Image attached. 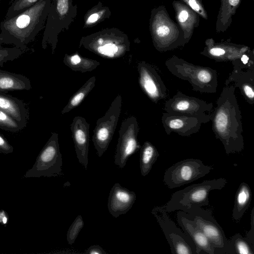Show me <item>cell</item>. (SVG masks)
Listing matches in <instances>:
<instances>
[{
  "instance_id": "6da1fadb",
  "label": "cell",
  "mask_w": 254,
  "mask_h": 254,
  "mask_svg": "<svg viewBox=\"0 0 254 254\" xmlns=\"http://www.w3.org/2000/svg\"><path fill=\"white\" fill-rule=\"evenodd\" d=\"M235 88L232 84L223 88L211 113L212 130L227 155L240 152L244 148L242 117Z\"/></svg>"
},
{
  "instance_id": "7a4b0ae2",
  "label": "cell",
  "mask_w": 254,
  "mask_h": 254,
  "mask_svg": "<svg viewBox=\"0 0 254 254\" xmlns=\"http://www.w3.org/2000/svg\"><path fill=\"white\" fill-rule=\"evenodd\" d=\"M52 0H39L19 14L4 18L0 23L3 44H12L25 52L45 27Z\"/></svg>"
},
{
  "instance_id": "3957f363",
  "label": "cell",
  "mask_w": 254,
  "mask_h": 254,
  "mask_svg": "<svg viewBox=\"0 0 254 254\" xmlns=\"http://www.w3.org/2000/svg\"><path fill=\"white\" fill-rule=\"evenodd\" d=\"M128 36L117 28H108L81 37L79 47L107 59L122 58L130 50Z\"/></svg>"
},
{
  "instance_id": "277c9868",
  "label": "cell",
  "mask_w": 254,
  "mask_h": 254,
  "mask_svg": "<svg viewBox=\"0 0 254 254\" xmlns=\"http://www.w3.org/2000/svg\"><path fill=\"white\" fill-rule=\"evenodd\" d=\"M168 70L173 75L188 81L193 90L201 93H215L218 86L215 69L190 63L174 56L165 62Z\"/></svg>"
},
{
  "instance_id": "5b68a950",
  "label": "cell",
  "mask_w": 254,
  "mask_h": 254,
  "mask_svg": "<svg viewBox=\"0 0 254 254\" xmlns=\"http://www.w3.org/2000/svg\"><path fill=\"white\" fill-rule=\"evenodd\" d=\"M227 183L225 179L220 178L192 184L174 192L164 207L167 212H171L176 210L186 212L192 207L207 206L210 191L220 190Z\"/></svg>"
},
{
  "instance_id": "8992f818",
  "label": "cell",
  "mask_w": 254,
  "mask_h": 254,
  "mask_svg": "<svg viewBox=\"0 0 254 254\" xmlns=\"http://www.w3.org/2000/svg\"><path fill=\"white\" fill-rule=\"evenodd\" d=\"M77 14V5L73 4V0H52L42 40V48L46 49L49 45L54 54L59 34L69 29Z\"/></svg>"
},
{
  "instance_id": "52a82bcc",
  "label": "cell",
  "mask_w": 254,
  "mask_h": 254,
  "mask_svg": "<svg viewBox=\"0 0 254 254\" xmlns=\"http://www.w3.org/2000/svg\"><path fill=\"white\" fill-rule=\"evenodd\" d=\"M62 155L60 150L59 135L52 132L37 156L33 167L24 177H58L63 174Z\"/></svg>"
},
{
  "instance_id": "ba28073f",
  "label": "cell",
  "mask_w": 254,
  "mask_h": 254,
  "mask_svg": "<svg viewBox=\"0 0 254 254\" xmlns=\"http://www.w3.org/2000/svg\"><path fill=\"white\" fill-rule=\"evenodd\" d=\"M185 212L194 221L215 248L214 254H232L230 240L225 236L210 210L194 206Z\"/></svg>"
},
{
  "instance_id": "9c48e42d",
  "label": "cell",
  "mask_w": 254,
  "mask_h": 254,
  "mask_svg": "<svg viewBox=\"0 0 254 254\" xmlns=\"http://www.w3.org/2000/svg\"><path fill=\"white\" fill-rule=\"evenodd\" d=\"M151 213L162 229L172 254H196L192 240L169 217L164 205L154 207Z\"/></svg>"
},
{
  "instance_id": "30bf717a",
  "label": "cell",
  "mask_w": 254,
  "mask_h": 254,
  "mask_svg": "<svg viewBox=\"0 0 254 254\" xmlns=\"http://www.w3.org/2000/svg\"><path fill=\"white\" fill-rule=\"evenodd\" d=\"M212 169V166L204 165L199 159H186L166 170L163 182L170 189L180 187L205 176Z\"/></svg>"
},
{
  "instance_id": "8fae6325",
  "label": "cell",
  "mask_w": 254,
  "mask_h": 254,
  "mask_svg": "<svg viewBox=\"0 0 254 254\" xmlns=\"http://www.w3.org/2000/svg\"><path fill=\"white\" fill-rule=\"evenodd\" d=\"M122 97L118 94L112 101L105 114L97 120L92 142L98 157L107 150L113 137L121 115Z\"/></svg>"
},
{
  "instance_id": "7c38bea8",
  "label": "cell",
  "mask_w": 254,
  "mask_h": 254,
  "mask_svg": "<svg viewBox=\"0 0 254 254\" xmlns=\"http://www.w3.org/2000/svg\"><path fill=\"white\" fill-rule=\"evenodd\" d=\"M138 132V124L135 117L131 116L123 121L119 131L114 161L120 168H124L129 157L140 148Z\"/></svg>"
},
{
  "instance_id": "4fadbf2b",
  "label": "cell",
  "mask_w": 254,
  "mask_h": 254,
  "mask_svg": "<svg viewBox=\"0 0 254 254\" xmlns=\"http://www.w3.org/2000/svg\"><path fill=\"white\" fill-rule=\"evenodd\" d=\"M211 113L196 116L163 113L162 123L167 135L175 132L182 136L197 133L201 126L211 121Z\"/></svg>"
},
{
  "instance_id": "5bb4252c",
  "label": "cell",
  "mask_w": 254,
  "mask_h": 254,
  "mask_svg": "<svg viewBox=\"0 0 254 254\" xmlns=\"http://www.w3.org/2000/svg\"><path fill=\"white\" fill-rule=\"evenodd\" d=\"M137 69L139 86L147 96L155 103L165 99L167 88L156 69L144 61L137 64Z\"/></svg>"
},
{
  "instance_id": "9a60e30c",
  "label": "cell",
  "mask_w": 254,
  "mask_h": 254,
  "mask_svg": "<svg viewBox=\"0 0 254 254\" xmlns=\"http://www.w3.org/2000/svg\"><path fill=\"white\" fill-rule=\"evenodd\" d=\"M213 105L179 91L165 102L163 110L168 113L200 116L210 113Z\"/></svg>"
},
{
  "instance_id": "2e32d148",
  "label": "cell",
  "mask_w": 254,
  "mask_h": 254,
  "mask_svg": "<svg viewBox=\"0 0 254 254\" xmlns=\"http://www.w3.org/2000/svg\"><path fill=\"white\" fill-rule=\"evenodd\" d=\"M77 158L85 170L87 169L89 146L90 125L85 118L76 116L70 126Z\"/></svg>"
},
{
  "instance_id": "e0dca14e",
  "label": "cell",
  "mask_w": 254,
  "mask_h": 254,
  "mask_svg": "<svg viewBox=\"0 0 254 254\" xmlns=\"http://www.w3.org/2000/svg\"><path fill=\"white\" fill-rule=\"evenodd\" d=\"M177 221L183 231L194 243L196 254H214L215 248L187 213L181 210L179 211L177 213Z\"/></svg>"
},
{
  "instance_id": "ac0fdd59",
  "label": "cell",
  "mask_w": 254,
  "mask_h": 254,
  "mask_svg": "<svg viewBox=\"0 0 254 254\" xmlns=\"http://www.w3.org/2000/svg\"><path fill=\"white\" fill-rule=\"evenodd\" d=\"M136 199V195L133 191H130L116 183L109 192L108 200L109 212L112 216L118 218L130 210Z\"/></svg>"
},
{
  "instance_id": "d6986e66",
  "label": "cell",
  "mask_w": 254,
  "mask_h": 254,
  "mask_svg": "<svg viewBox=\"0 0 254 254\" xmlns=\"http://www.w3.org/2000/svg\"><path fill=\"white\" fill-rule=\"evenodd\" d=\"M232 84L240 91L245 100L249 104L254 103V69L244 70L233 67L225 81V85Z\"/></svg>"
},
{
  "instance_id": "ffe728a7",
  "label": "cell",
  "mask_w": 254,
  "mask_h": 254,
  "mask_svg": "<svg viewBox=\"0 0 254 254\" xmlns=\"http://www.w3.org/2000/svg\"><path fill=\"white\" fill-rule=\"evenodd\" d=\"M0 110L15 120L27 124L28 111L26 104L22 100L0 92Z\"/></svg>"
},
{
  "instance_id": "44dd1931",
  "label": "cell",
  "mask_w": 254,
  "mask_h": 254,
  "mask_svg": "<svg viewBox=\"0 0 254 254\" xmlns=\"http://www.w3.org/2000/svg\"><path fill=\"white\" fill-rule=\"evenodd\" d=\"M31 88L30 81L27 77L0 69V92L29 90Z\"/></svg>"
},
{
  "instance_id": "7402d4cb",
  "label": "cell",
  "mask_w": 254,
  "mask_h": 254,
  "mask_svg": "<svg viewBox=\"0 0 254 254\" xmlns=\"http://www.w3.org/2000/svg\"><path fill=\"white\" fill-rule=\"evenodd\" d=\"M252 198L251 189L246 183L240 184L235 194L232 219L238 223L249 207Z\"/></svg>"
},
{
  "instance_id": "603a6c76",
  "label": "cell",
  "mask_w": 254,
  "mask_h": 254,
  "mask_svg": "<svg viewBox=\"0 0 254 254\" xmlns=\"http://www.w3.org/2000/svg\"><path fill=\"white\" fill-rule=\"evenodd\" d=\"M63 61L64 64L71 70L81 73L91 71L100 64L99 62L83 57L78 53L71 55L65 54Z\"/></svg>"
},
{
  "instance_id": "cb8c5ba5",
  "label": "cell",
  "mask_w": 254,
  "mask_h": 254,
  "mask_svg": "<svg viewBox=\"0 0 254 254\" xmlns=\"http://www.w3.org/2000/svg\"><path fill=\"white\" fill-rule=\"evenodd\" d=\"M159 156V153L155 146L148 141H145L141 147L139 158L140 170L142 176L148 174Z\"/></svg>"
},
{
  "instance_id": "d4e9b609",
  "label": "cell",
  "mask_w": 254,
  "mask_h": 254,
  "mask_svg": "<svg viewBox=\"0 0 254 254\" xmlns=\"http://www.w3.org/2000/svg\"><path fill=\"white\" fill-rule=\"evenodd\" d=\"M111 11L109 7L104 6L101 1L89 9L84 16L83 28L93 27L110 18Z\"/></svg>"
},
{
  "instance_id": "484cf974",
  "label": "cell",
  "mask_w": 254,
  "mask_h": 254,
  "mask_svg": "<svg viewBox=\"0 0 254 254\" xmlns=\"http://www.w3.org/2000/svg\"><path fill=\"white\" fill-rule=\"evenodd\" d=\"M95 76L89 78L84 84L70 98L67 104L61 112L62 114L68 113L77 107L93 89L95 85Z\"/></svg>"
},
{
  "instance_id": "4316f807",
  "label": "cell",
  "mask_w": 254,
  "mask_h": 254,
  "mask_svg": "<svg viewBox=\"0 0 254 254\" xmlns=\"http://www.w3.org/2000/svg\"><path fill=\"white\" fill-rule=\"evenodd\" d=\"M232 254H254V248L240 233L230 239Z\"/></svg>"
},
{
  "instance_id": "83f0119b",
  "label": "cell",
  "mask_w": 254,
  "mask_h": 254,
  "mask_svg": "<svg viewBox=\"0 0 254 254\" xmlns=\"http://www.w3.org/2000/svg\"><path fill=\"white\" fill-rule=\"evenodd\" d=\"M26 124L19 122L7 113L0 110V128L6 131L17 132L23 129Z\"/></svg>"
},
{
  "instance_id": "f1b7e54d",
  "label": "cell",
  "mask_w": 254,
  "mask_h": 254,
  "mask_svg": "<svg viewBox=\"0 0 254 254\" xmlns=\"http://www.w3.org/2000/svg\"><path fill=\"white\" fill-rule=\"evenodd\" d=\"M39 0H11L5 18L15 16L25 10Z\"/></svg>"
},
{
  "instance_id": "f546056e",
  "label": "cell",
  "mask_w": 254,
  "mask_h": 254,
  "mask_svg": "<svg viewBox=\"0 0 254 254\" xmlns=\"http://www.w3.org/2000/svg\"><path fill=\"white\" fill-rule=\"evenodd\" d=\"M84 226V221L81 215H78L69 227L66 239L68 244H73L76 239L79 232Z\"/></svg>"
},
{
  "instance_id": "4dcf8cb0",
  "label": "cell",
  "mask_w": 254,
  "mask_h": 254,
  "mask_svg": "<svg viewBox=\"0 0 254 254\" xmlns=\"http://www.w3.org/2000/svg\"><path fill=\"white\" fill-rule=\"evenodd\" d=\"M25 52L15 47L3 48L0 49V66L8 61H12L20 57Z\"/></svg>"
},
{
  "instance_id": "1f68e13d",
  "label": "cell",
  "mask_w": 254,
  "mask_h": 254,
  "mask_svg": "<svg viewBox=\"0 0 254 254\" xmlns=\"http://www.w3.org/2000/svg\"><path fill=\"white\" fill-rule=\"evenodd\" d=\"M13 151V147L0 133V153L8 154Z\"/></svg>"
},
{
  "instance_id": "d6a6232c",
  "label": "cell",
  "mask_w": 254,
  "mask_h": 254,
  "mask_svg": "<svg viewBox=\"0 0 254 254\" xmlns=\"http://www.w3.org/2000/svg\"><path fill=\"white\" fill-rule=\"evenodd\" d=\"M251 229L246 234L245 239L254 248V207L253 208L251 215Z\"/></svg>"
},
{
  "instance_id": "836d02e7",
  "label": "cell",
  "mask_w": 254,
  "mask_h": 254,
  "mask_svg": "<svg viewBox=\"0 0 254 254\" xmlns=\"http://www.w3.org/2000/svg\"><path fill=\"white\" fill-rule=\"evenodd\" d=\"M86 254H106V253L103 248L99 245H93L88 248L86 252Z\"/></svg>"
},
{
  "instance_id": "e575fe53",
  "label": "cell",
  "mask_w": 254,
  "mask_h": 254,
  "mask_svg": "<svg viewBox=\"0 0 254 254\" xmlns=\"http://www.w3.org/2000/svg\"><path fill=\"white\" fill-rule=\"evenodd\" d=\"M169 33V28L165 25L160 26L156 29V34L160 37H166Z\"/></svg>"
},
{
  "instance_id": "d590c367",
  "label": "cell",
  "mask_w": 254,
  "mask_h": 254,
  "mask_svg": "<svg viewBox=\"0 0 254 254\" xmlns=\"http://www.w3.org/2000/svg\"><path fill=\"white\" fill-rule=\"evenodd\" d=\"M188 17V13L187 11H182L179 15V20L181 22L186 21Z\"/></svg>"
},
{
  "instance_id": "8d00e7d4",
  "label": "cell",
  "mask_w": 254,
  "mask_h": 254,
  "mask_svg": "<svg viewBox=\"0 0 254 254\" xmlns=\"http://www.w3.org/2000/svg\"><path fill=\"white\" fill-rule=\"evenodd\" d=\"M189 4L192 7V8L193 9L196 11H200L199 6L194 0H189Z\"/></svg>"
},
{
  "instance_id": "74e56055",
  "label": "cell",
  "mask_w": 254,
  "mask_h": 254,
  "mask_svg": "<svg viewBox=\"0 0 254 254\" xmlns=\"http://www.w3.org/2000/svg\"><path fill=\"white\" fill-rule=\"evenodd\" d=\"M240 0H229V3L233 6L237 5L239 2Z\"/></svg>"
},
{
  "instance_id": "f35d334b",
  "label": "cell",
  "mask_w": 254,
  "mask_h": 254,
  "mask_svg": "<svg viewBox=\"0 0 254 254\" xmlns=\"http://www.w3.org/2000/svg\"><path fill=\"white\" fill-rule=\"evenodd\" d=\"M2 44L3 43H2V39H1V35L0 34V49H2L3 48L2 46Z\"/></svg>"
},
{
  "instance_id": "ab89813d",
  "label": "cell",
  "mask_w": 254,
  "mask_h": 254,
  "mask_svg": "<svg viewBox=\"0 0 254 254\" xmlns=\"http://www.w3.org/2000/svg\"><path fill=\"white\" fill-rule=\"evenodd\" d=\"M1 0H0V3H1Z\"/></svg>"
}]
</instances>
